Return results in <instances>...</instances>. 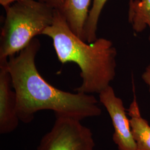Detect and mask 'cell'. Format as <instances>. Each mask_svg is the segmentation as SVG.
Masks as SVG:
<instances>
[{
    "label": "cell",
    "mask_w": 150,
    "mask_h": 150,
    "mask_svg": "<svg viewBox=\"0 0 150 150\" xmlns=\"http://www.w3.org/2000/svg\"><path fill=\"white\" fill-rule=\"evenodd\" d=\"M100 102L106 108L110 116L114 132L113 142L118 150H137L122 100L116 96L111 86H108L99 93Z\"/></svg>",
    "instance_id": "cell-5"
},
{
    "label": "cell",
    "mask_w": 150,
    "mask_h": 150,
    "mask_svg": "<svg viewBox=\"0 0 150 150\" xmlns=\"http://www.w3.org/2000/svg\"><path fill=\"white\" fill-rule=\"evenodd\" d=\"M41 1H42L47 3L59 11L61 10L63 6V4H64L63 0H41Z\"/></svg>",
    "instance_id": "cell-12"
},
{
    "label": "cell",
    "mask_w": 150,
    "mask_h": 150,
    "mask_svg": "<svg viewBox=\"0 0 150 150\" xmlns=\"http://www.w3.org/2000/svg\"><path fill=\"white\" fill-rule=\"evenodd\" d=\"M0 36V61L26 47L52 25L57 9L41 0H18L5 8Z\"/></svg>",
    "instance_id": "cell-3"
},
{
    "label": "cell",
    "mask_w": 150,
    "mask_h": 150,
    "mask_svg": "<svg viewBox=\"0 0 150 150\" xmlns=\"http://www.w3.org/2000/svg\"><path fill=\"white\" fill-rule=\"evenodd\" d=\"M95 146L90 129L80 120L56 116L52 129L41 140L38 150H94Z\"/></svg>",
    "instance_id": "cell-4"
},
{
    "label": "cell",
    "mask_w": 150,
    "mask_h": 150,
    "mask_svg": "<svg viewBox=\"0 0 150 150\" xmlns=\"http://www.w3.org/2000/svg\"><path fill=\"white\" fill-rule=\"evenodd\" d=\"M129 21L135 32H142L147 27L150 28V0H132L129 1Z\"/></svg>",
    "instance_id": "cell-9"
},
{
    "label": "cell",
    "mask_w": 150,
    "mask_h": 150,
    "mask_svg": "<svg viewBox=\"0 0 150 150\" xmlns=\"http://www.w3.org/2000/svg\"><path fill=\"white\" fill-rule=\"evenodd\" d=\"M127 111L130 117V125L136 149L150 150V125L142 117L136 97Z\"/></svg>",
    "instance_id": "cell-8"
},
{
    "label": "cell",
    "mask_w": 150,
    "mask_h": 150,
    "mask_svg": "<svg viewBox=\"0 0 150 150\" xmlns=\"http://www.w3.org/2000/svg\"><path fill=\"white\" fill-rule=\"evenodd\" d=\"M132 0H129L132 1ZM107 0H93L84 28V36L86 42L91 43L96 41L98 22L102 10Z\"/></svg>",
    "instance_id": "cell-10"
},
{
    "label": "cell",
    "mask_w": 150,
    "mask_h": 150,
    "mask_svg": "<svg viewBox=\"0 0 150 150\" xmlns=\"http://www.w3.org/2000/svg\"><path fill=\"white\" fill-rule=\"evenodd\" d=\"M142 79L148 86L150 92V62L142 75Z\"/></svg>",
    "instance_id": "cell-11"
},
{
    "label": "cell",
    "mask_w": 150,
    "mask_h": 150,
    "mask_svg": "<svg viewBox=\"0 0 150 150\" xmlns=\"http://www.w3.org/2000/svg\"><path fill=\"white\" fill-rule=\"evenodd\" d=\"M40 46V41L35 38L26 47L6 62L16 93L17 112L20 120L23 123H30L35 113L41 110H51L55 116L80 121L100 116L102 111L94 96L61 90L43 79L35 63Z\"/></svg>",
    "instance_id": "cell-1"
},
{
    "label": "cell",
    "mask_w": 150,
    "mask_h": 150,
    "mask_svg": "<svg viewBox=\"0 0 150 150\" xmlns=\"http://www.w3.org/2000/svg\"><path fill=\"white\" fill-rule=\"evenodd\" d=\"M91 1L63 0V6L60 11L72 32L85 41L84 28Z\"/></svg>",
    "instance_id": "cell-7"
},
{
    "label": "cell",
    "mask_w": 150,
    "mask_h": 150,
    "mask_svg": "<svg viewBox=\"0 0 150 150\" xmlns=\"http://www.w3.org/2000/svg\"><path fill=\"white\" fill-rule=\"evenodd\" d=\"M6 61H0V134L14 131L20 120L17 112V98Z\"/></svg>",
    "instance_id": "cell-6"
},
{
    "label": "cell",
    "mask_w": 150,
    "mask_h": 150,
    "mask_svg": "<svg viewBox=\"0 0 150 150\" xmlns=\"http://www.w3.org/2000/svg\"><path fill=\"white\" fill-rule=\"evenodd\" d=\"M18 0H0V4L4 8L11 5L12 4Z\"/></svg>",
    "instance_id": "cell-13"
},
{
    "label": "cell",
    "mask_w": 150,
    "mask_h": 150,
    "mask_svg": "<svg viewBox=\"0 0 150 150\" xmlns=\"http://www.w3.org/2000/svg\"><path fill=\"white\" fill-rule=\"evenodd\" d=\"M42 35L52 40L59 62H74L80 68L82 83L75 88L76 92L99 94L114 80L117 53L111 40L98 38L91 43L83 41L72 32L59 10L52 25Z\"/></svg>",
    "instance_id": "cell-2"
}]
</instances>
